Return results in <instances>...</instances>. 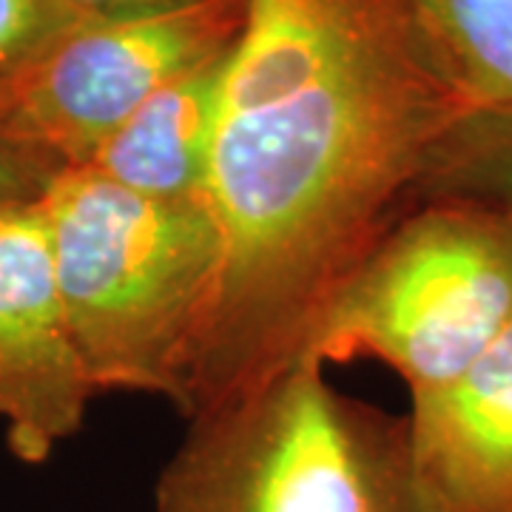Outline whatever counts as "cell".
Returning a JSON list of instances; mask_svg holds the SVG:
<instances>
[{
	"instance_id": "obj_7",
	"label": "cell",
	"mask_w": 512,
	"mask_h": 512,
	"mask_svg": "<svg viewBox=\"0 0 512 512\" xmlns=\"http://www.w3.org/2000/svg\"><path fill=\"white\" fill-rule=\"evenodd\" d=\"M410 464L427 512H512V325L478 362L413 399Z\"/></svg>"
},
{
	"instance_id": "obj_5",
	"label": "cell",
	"mask_w": 512,
	"mask_h": 512,
	"mask_svg": "<svg viewBox=\"0 0 512 512\" xmlns=\"http://www.w3.org/2000/svg\"><path fill=\"white\" fill-rule=\"evenodd\" d=\"M248 0L86 20L0 92V134L80 168L171 80L228 55Z\"/></svg>"
},
{
	"instance_id": "obj_1",
	"label": "cell",
	"mask_w": 512,
	"mask_h": 512,
	"mask_svg": "<svg viewBox=\"0 0 512 512\" xmlns=\"http://www.w3.org/2000/svg\"><path fill=\"white\" fill-rule=\"evenodd\" d=\"M470 109L404 0H248L202 194L220 271L185 419L299 359L342 285L419 202L436 148Z\"/></svg>"
},
{
	"instance_id": "obj_13",
	"label": "cell",
	"mask_w": 512,
	"mask_h": 512,
	"mask_svg": "<svg viewBox=\"0 0 512 512\" xmlns=\"http://www.w3.org/2000/svg\"><path fill=\"white\" fill-rule=\"evenodd\" d=\"M63 3L89 20H128L177 12V9L197 6L205 0H63Z\"/></svg>"
},
{
	"instance_id": "obj_2",
	"label": "cell",
	"mask_w": 512,
	"mask_h": 512,
	"mask_svg": "<svg viewBox=\"0 0 512 512\" xmlns=\"http://www.w3.org/2000/svg\"><path fill=\"white\" fill-rule=\"evenodd\" d=\"M57 288L94 393L183 407L220 271L205 200H154L92 168H63L40 200Z\"/></svg>"
},
{
	"instance_id": "obj_10",
	"label": "cell",
	"mask_w": 512,
	"mask_h": 512,
	"mask_svg": "<svg viewBox=\"0 0 512 512\" xmlns=\"http://www.w3.org/2000/svg\"><path fill=\"white\" fill-rule=\"evenodd\" d=\"M453 197L501 214L512 225V106H473L441 140L419 200Z\"/></svg>"
},
{
	"instance_id": "obj_9",
	"label": "cell",
	"mask_w": 512,
	"mask_h": 512,
	"mask_svg": "<svg viewBox=\"0 0 512 512\" xmlns=\"http://www.w3.org/2000/svg\"><path fill=\"white\" fill-rule=\"evenodd\" d=\"M470 106H512V0H404Z\"/></svg>"
},
{
	"instance_id": "obj_11",
	"label": "cell",
	"mask_w": 512,
	"mask_h": 512,
	"mask_svg": "<svg viewBox=\"0 0 512 512\" xmlns=\"http://www.w3.org/2000/svg\"><path fill=\"white\" fill-rule=\"evenodd\" d=\"M86 20L63 0H0V92Z\"/></svg>"
},
{
	"instance_id": "obj_4",
	"label": "cell",
	"mask_w": 512,
	"mask_h": 512,
	"mask_svg": "<svg viewBox=\"0 0 512 512\" xmlns=\"http://www.w3.org/2000/svg\"><path fill=\"white\" fill-rule=\"evenodd\" d=\"M510 325L512 225L478 202L430 197L373 245L299 359H379L419 399L458 379Z\"/></svg>"
},
{
	"instance_id": "obj_3",
	"label": "cell",
	"mask_w": 512,
	"mask_h": 512,
	"mask_svg": "<svg viewBox=\"0 0 512 512\" xmlns=\"http://www.w3.org/2000/svg\"><path fill=\"white\" fill-rule=\"evenodd\" d=\"M154 512H427L410 427L350 399L316 362L188 419Z\"/></svg>"
},
{
	"instance_id": "obj_6",
	"label": "cell",
	"mask_w": 512,
	"mask_h": 512,
	"mask_svg": "<svg viewBox=\"0 0 512 512\" xmlns=\"http://www.w3.org/2000/svg\"><path fill=\"white\" fill-rule=\"evenodd\" d=\"M92 382L74 348L40 202L0 214V419L40 464L83 427Z\"/></svg>"
},
{
	"instance_id": "obj_12",
	"label": "cell",
	"mask_w": 512,
	"mask_h": 512,
	"mask_svg": "<svg viewBox=\"0 0 512 512\" xmlns=\"http://www.w3.org/2000/svg\"><path fill=\"white\" fill-rule=\"evenodd\" d=\"M60 171L63 165L46 151L0 134V214L43 200Z\"/></svg>"
},
{
	"instance_id": "obj_8",
	"label": "cell",
	"mask_w": 512,
	"mask_h": 512,
	"mask_svg": "<svg viewBox=\"0 0 512 512\" xmlns=\"http://www.w3.org/2000/svg\"><path fill=\"white\" fill-rule=\"evenodd\" d=\"M228 55L151 94L97 148L86 168L143 197L202 200Z\"/></svg>"
}]
</instances>
